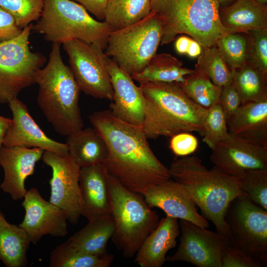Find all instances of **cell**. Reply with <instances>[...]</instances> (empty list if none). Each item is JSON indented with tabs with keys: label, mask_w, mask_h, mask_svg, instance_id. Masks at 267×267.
<instances>
[{
	"label": "cell",
	"mask_w": 267,
	"mask_h": 267,
	"mask_svg": "<svg viewBox=\"0 0 267 267\" xmlns=\"http://www.w3.org/2000/svg\"><path fill=\"white\" fill-rule=\"evenodd\" d=\"M258 3L263 5H267V0H255Z\"/></svg>",
	"instance_id": "obj_46"
},
{
	"label": "cell",
	"mask_w": 267,
	"mask_h": 267,
	"mask_svg": "<svg viewBox=\"0 0 267 267\" xmlns=\"http://www.w3.org/2000/svg\"><path fill=\"white\" fill-rule=\"evenodd\" d=\"M179 233L178 219L166 215L145 238L135 254L134 262L140 267H161L167 252L176 246Z\"/></svg>",
	"instance_id": "obj_21"
},
{
	"label": "cell",
	"mask_w": 267,
	"mask_h": 267,
	"mask_svg": "<svg viewBox=\"0 0 267 267\" xmlns=\"http://www.w3.org/2000/svg\"><path fill=\"white\" fill-rule=\"evenodd\" d=\"M216 45L231 71L242 67L248 61L249 38L248 34L228 33L220 38Z\"/></svg>",
	"instance_id": "obj_32"
},
{
	"label": "cell",
	"mask_w": 267,
	"mask_h": 267,
	"mask_svg": "<svg viewBox=\"0 0 267 267\" xmlns=\"http://www.w3.org/2000/svg\"><path fill=\"white\" fill-rule=\"evenodd\" d=\"M214 167L236 179L248 170L267 169V147L228 132L212 150Z\"/></svg>",
	"instance_id": "obj_14"
},
{
	"label": "cell",
	"mask_w": 267,
	"mask_h": 267,
	"mask_svg": "<svg viewBox=\"0 0 267 267\" xmlns=\"http://www.w3.org/2000/svg\"></svg>",
	"instance_id": "obj_47"
},
{
	"label": "cell",
	"mask_w": 267,
	"mask_h": 267,
	"mask_svg": "<svg viewBox=\"0 0 267 267\" xmlns=\"http://www.w3.org/2000/svg\"><path fill=\"white\" fill-rule=\"evenodd\" d=\"M152 11L151 0H108L104 13L111 31L134 24Z\"/></svg>",
	"instance_id": "obj_28"
},
{
	"label": "cell",
	"mask_w": 267,
	"mask_h": 267,
	"mask_svg": "<svg viewBox=\"0 0 267 267\" xmlns=\"http://www.w3.org/2000/svg\"><path fill=\"white\" fill-rule=\"evenodd\" d=\"M232 73L242 104L267 97V76L255 66L247 62Z\"/></svg>",
	"instance_id": "obj_29"
},
{
	"label": "cell",
	"mask_w": 267,
	"mask_h": 267,
	"mask_svg": "<svg viewBox=\"0 0 267 267\" xmlns=\"http://www.w3.org/2000/svg\"><path fill=\"white\" fill-rule=\"evenodd\" d=\"M22 203L25 214L19 226L28 234L31 242L36 244L44 235L63 237L67 234V218L64 213L44 200L38 189L27 190Z\"/></svg>",
	"instance_id": "obj_15"
},
{
	"label": "cell",
	"mask_w": 267,
	"mask_h": 267,
	"mask_svg": "<svg viewBox=\"0 0 267 267\" xmlns=\"http://www.w3.org/2000/svg\"><path fill=\"white\" fill-rule=\"evenodd\" d=\"M229 132L267 147V97L242 104L227 121Z\"/></svg>",
	"instance_id": "obj_22"
},
{
	"label": "cell",
	"mask_w": 267,
	"mask_h": 267,
	"mask_svg": "<svg viewBox=\"0 0 267 267\" xmlns=\"http://www.w3.org/2000/svg\"><path fill=\"white\" fill-rule=\"evenodd\" d=\"M220 20L230 33L249 32L267 28V6L255 0H235L220 8Z\"/></svg>",
	"instance_id": "obj_23"
},
{
	"label": "cell",
	"mask_w": 267,
	"mask_h": 267,
	"mask_svg": "<svg viewBox=\"0 0 267 267\" xmlns=\"http://www.w3.org/2000/svg\"><path fill=\"white\" fill-rule=\"evenodd\" d=\"M44 0H0V7L11 14L21 29L40 18Z\"/></svg>",
	"instance_id": "obj_34"
},
{
	"label": "cell",
	"mask_w": 267,
	"mask_h": 267,
	"mask_svg": "<svg viewBox=\"0 0 267 267\" xmlns=\"http://www.w3.org/2000/svg\"><path fill=\"white\" fill-rule=\"evenodd\" d=\"M114 256L110 254L96 256L73 247L67 240L57 245L50 254V267H109Z\"/></svg>",
	"instance_id": "obj_30"
},
{
	"label": "cell",
	"mask_w": 267,
	"mask_h": 267,
	"mask_svg": "<svg viewBox=\"0 0 267 267\" xmlns=\"http://www.w3.org/2000/svg\"><path fill=\"white\" fill-rule=\"evenodd\" d=\"M62 44L81 90L94 98L112 101L113 90L107 67L108 56L104 50L78 40Z\"/></svg>",
	"instance_id": "obj_11"
},
{
	"label": "cell",
	"mask_w": 267,
	"mask_h": 267,
	"mask_svg": "<svg viewBox=\"0 0 267 267\" xmlns=\"http://www.w3.org/2000/svg\"><path fill=\"white\" fill-rule=\"evenodd\" d=\"M179 227L178 247L166 261L185 262L198 267H222L223 251L230 243L227 238L184 220H180Z\"/></svg>",
	"instance_id": "obj_13"
},
{
	"label": "cell",
	"mask_w": 267,
	"mask_h": 267,
	"mask_svg": "<svg viewBox=\"0 0 267 267\" xmlns=\"http://www.w3.org/2000/svg\"><path fill=\"white\" fill-rule=\"evenodd\" d=\"M89 118L107 145L102 164L126 188L143 195L171 178L169 168L152 151L142 127L118 119L109 109L94 112Z\"/></svg>",
	"instance_id": "obj_1"
},
{
	"label": "cell",
	"mask_w": 267,
	"mask_h": 267,
	"mask_svg": "<svg viewBox=\"0 0 267 267\" xmlns=\"http://www.w3.org/2000/svg\"><path fill=\"white\" fill-rule=\"evenodd\" d=\"M109 173L102 164L80 168L81 216L89 221L111 214Z\"/></svg>",
	"instance_id": "obj_20"
},
{
	"label": "cell",
	"mask_w": 267,
	"mask_h": 267,
	"mask_svg": "<svg viewBox=\"0 0 267 267\" xmlns=\"http://www.w3.org/2000/svg\"><path fill=\"white\" fill-rule=\"evenodd\" d=\"M218 0L220 2V6L222 5V6H226L231 3L235 0Z\"/></svg>",
	"instance_id": "obj_45"
},
{
	"label": "cell",
	"mask_w": 267,
	"mask_h": 267,
	"mask_svg": "<svg viewBox=\"0 0 267 267\" xmlns=\"http://www.w3.org/2000/svg\"><path fill=\"white\" fill-rule=\"evenodd\" d=\"M100 21L104 20V13L108 0H75Z\"/></svg>",
	"instance_id": "obj_42"
},
{
	"label": "cell",
	"mask_w": 267,
	"mask_h": 267,
	"mask_svg": "<svg viewBox=\"0 0 267 267\" xmlns=\"http://www.w3.org/2000/svg\"><path fill=\"white\" fill-rule=\"evenodd\" d=\"M33 26L31 23L18 37L0 43V103H8L36 84V73L46 61L44 55L29 47Z\"/></svg>",
	"instance_id": "obj_9"
},
{
	"label": "cell",
	"mask_w": 267,
	"mask_h": 267,
	"mask_svg": "<svg viewBox=\"0 0 267 267\" xmlns=\"http://www.w3.org/2000/svg\"><path fill=\"white\" fill-rule=\"evenodd\" d=\"M108 180L115 224L112 241L125 258H131L157 227L159 217L143 195L127 189L109 173Z\"/></svg>",
	"instance_id": "obj_7"
},
{
	"label": "cell",
	"mask_w": 267,
	"mask_h": 267,
	"mask_svg": "<svg viewBox=\"0 0 267 267\" xmlns=\"http://www.w3.org/2000/svg\"><path fill=\"white\" fill-rule=\"evenodd\" d=\"M107 67L113 90L109 109L111 113L121 120L142 127L144 99L139 86L134 84L131 75L109 57Z\"/></svg>",
	"instance_id": "obj_17"
},
{
	"label": "cell",
	"mask_w": 267,
	"mask_h": 267,
	"mask_svg": "<svg viewBox=\"0 0 267 267\" xmlns=\"http://www.w3.org/2000/svg\"><path fill=\"white\" fill-rule=\"evenodd\" d=\"M143 196L150 207L159 208L167 216L189 221L203 228L209 227L207 220L199 214L186 189L174 180L170 178L154 185Z\"/></svg>",
	"instance_id": "obj_18"
},
{
	"label": "cell",
	"mask_w": 267,
	"mask_h": 267,
	"mask_svg": "<svg viewBox=\"0 0 267 267\" xmlns=\"http://www.w3.org/2000/svg\"><path fill=\"white\" fill-rule=\"evenodd\" d=\"M8 104L12 113V123L4 136L2 145L39 148L63 156L69 154L66 143L47 136L33 119L22 101L16 97Z\"/></svg>",
	"instance_id": "obj_16"
},
{
	"label": "cell",
	"mask_w": 267,
	"mask_h": 267,
	"mask_svg": "<svg viewBox=\"0 0 267 267\" xmlns=\"http://www.w3.org/2000/svg\"><path fill=\"white\" fill-rule=\"evenodd\" d=\"M42 159L52 170L49 201L64 213L71 223L77 224L82 203L79 185L81 168L69 154L63 156L44 151Z\"/></svg>",
	"instance_id": "obj_12"
},
{
	"label": "cell",
	"mask_w": 267,
	"mask_h": 267,
	"mask_svg": "<svg viewBox=\"0 0 267 267\" xmlns=\"http://www.w3.org/2000/svg\"><path fill=\"white\" fill-rule=\"evenodd\" d=\"M144 99L142 128L147 138L183 132L202 135L207 109L196 104L177 83L140 82Z\"/></svg>",
	"instance_id": "obj_3"
},
{
	"label": "cell",
	"mask_w": 267,
	"mask_h": 267,
	"mask_svg": "<svg viewBox=\"0 0 267 267\" xmlns=\"http://www.w3.org/2000/svg\"><path fill=\"white\" fill-rule=\"evenodd\" d=\"M219 103L227 121L242 105L240 96L233 82L222 87Z\"/></svg>",
	"instance_id": "obj_40"
},
{
	"label": "cell",
	"mask_w": 267,
	"mask_h": 267,
	"mask_svg": "<svg viewBox=\"0 0 267 267\" xmlns=\"http://www.w3.org/2000/svg\"><path fill=\"white\" fill-rule=\"evenodd\" d=\"M151 7L163 21L161 45L185 34L209 47L230 33L220 20L218 0H151Z\"/></svg>",
	"instance_id": "obj_5"
},
{
	"label": "cell",
	"mask_w": 267,
	"mask_h": 267,
	"mask_svg": "<svg viewBox=\"0 0 267 267\" xmlns=\"http://www.w3.org/2000/svg\"><path fill=\"white\" fill-rule=\"evenodd\" d=\"M115 228L111 215L89 221L68 239L75 248L88 254L103 256L108 253L107 243Z\"/></svg>",
	"instance_id": "obj_25"
},
{
	"label": "cell",
	"mask_w": 267,
	"mask_h": 267,
	"mask_svg": "<svg viewBox=\"0 0 267 267\" xmlns=\"http://www.w3.org/2000/svg\"><path fill=\"white\" fill-rule=\"evenodd\" d=\"M228 132L227 121L220 104L207 109L203 124V141L212 150Z\"/></svg>",
	"instance_id": "obj_35"
},
{
	"label": "cell",
	"mask_w": 267,
	"mask_h": 267,
	"mask_svg": "<svg viewBox=\"0 0 267 267\" xmlns=\"http://www.w3.org/2000/svg\"><path fill=\"white\" fill-rule=\"evenodd\" d=\"M163 21L154 11L142 20L110 32L106 55L131 76L140 72L157 53Z\"/></svg>",
	"instance_id": "obj_8"
},
{
	"label": "cell",
	"mask_w": 267,
	"mask_h": 267,
	"mask_svg": "<svg viewBox=\"0 0 267 267\" xmlns=\"http://www.w3.org/2000/svg\"><path fill=\"white\" fill-rule=\"evenodd\" d=\"M169 147L178 156H186L194 152L198 146L197 137L190 132H183L170 137Z\"/></svg>",
	"instance_id": "obj_39"
},
{
	"label": "cell",
	"mask_w": 267,
	"mask_h": 267,
	"mask_svg": "<svg viewBox=\"0 0 267 267\" xmlns=\"http://www.w3.org/2000/svg\"><path fill=\"white\" fill-rule=\"evenodd\" d=\"M12 123V119L0 115V149L2 146L4 136Z\"/></svg>",
	"instance_id": "obj_44"
},
{
	"label": "cell",
	"mask_w": 267,
	"mask_h": 267,
	"mask_svg": "<svg viewBox=\"0 0 267 267\" xmlns=\"http://www.w3.org/2000/svg\"><path fill=\"white\" fill-rule=\"evenodd\" d=\"M202 48L195 67L203 71L217 86L223 87L232 83V71L217 46Z\"/></svg>",
	"instance_id": "obj_33"
},
{
	"label": "cell",
	"mask_w": 267,
	"mask_h": 267,
	"mask_svg": "<svg viewBox=\"0 0 267 267\" xmlns=\"http://www.w3.org/2000/svg\"><path fill=\"white\" fill-rule=\"evenodd\" d=\"M177 84L188 97L204 108L207 109L219 103L222 87L214 84L206 74L196 67L183 82Z\"/></svg>",
	"instance_id": "obj_31"
},
{
	"label": "cell",
	"mask_w": 267,
	"mask_h": 267,
	"mask_svg": "<svg viewBox=\"0 0 267 267\" xmlns=\"http://www.w3.org/2000/svg\"><path fill=\"white\" fill-rule=\"evenodd\" d=\"M238 180L243 193L267 211V169L247 171Z\"/></svg>",
	"instance_id": "obj_36"
},
{
	"label": "cell",
	"mask_w": 267,
	"mask_h": 267,
	"mask_svg": "<svg viewBox=\"0 0 267 267\" xmlns=\"http://www.w3.org/2000/svg\"><path fill=\"white\" fill-rule=\"evenodd\" d=\"M169 170L171 178L184 187L204 218L212 222L217 232L229 240L224 217L230 202L244 194L239 180L214 167L207 169L196 156L176 159Z\"/></svg>",
	"instance_id": "obj_2"
},
{
	"label": "cell",
	"mask_w": 267,
	"mask_h": 267,
	"mask_svg": "<svg viewBox=\"0 0 267 267\" xmlns=\"http://www.w3.org/2000/svg\"><path fill=\"white\" fill-rule=\"evenodd\" d=\"M193 39L185 36L178 37L175 41V48L179 54H186L188 52Z\"/></svg>",
	"instance_id": "obj_43"
},
{
	"label": "cell",
	"mask_w": 267,
	"mask_h": 267,
	"mask_svg": "<svg viewBox=\"0 0 267 267\" xmlns=\"http://www.w3.org/2000/svg\"><path fill=\"white\" fill-rule=\"evenodd\" d=\"M31 240L19 225L6 221L0 212V260L7 267H23Z\"/></svg>",
	"instance_id": "obj_26"
},
{
	"label": "cell",
	"mask_w": 267,
	"mask_h": 267,
	"mask_svg": "<svg viewBox=\"0 0 267 267\" xmlns=\"http://www.w3.org/2000/svg\"><path fill=\"white\" fill-rule=\"evenodd\" d=\"M66 141L69 155L80 168L102 164L107 157L106 144L93 128L68 135Z\"/></svg>",
	"instance_id": "obj_24"
},
{
	"label": "cell",
	"mask_w": 267,
	"mask_h": 267,
	"mask_svg": "<svg viewBox=\"0 0 267 267\" xmlns=\"http://www.w3.org/2000/svg\"><path fill=\"white\" fill-rule=\"evenodd\" d=\"M44 151L36 147H1L0 165L4 176L0 187L13 200L24 198L27 191L25 187V180L34 174L36 164L42 159Z\"/></svg>",
	"instance_id": "obj_19"
},
{
	"label": "cell",
	"mask_w": 267,
	"mask_h": 267,
	"mask_svg": "<svg viewBox=\"0 0 267 267\" xmlns=\"http://www.w3.org/2000/svg\"><path fill=\"white\" fill-rule=\"evenodd\" d=\"M182 65L181 61L170 54L156 53L140 72L132 77L139 83H182L194 72Z\"/></svg>",
	"instance_id": "obj_27"
},
{
	"label": "cell",
	"mask_w": 267,
	"mask_h": 267,
	"mask_svg": "<svg viewBox=\"0 0 267 267\" xmlns=\"http://www.w3.org/2000/svg\"><path fill=\"white\" fill-rule=\"evenodd\" d=\"M248 61L267 76V28L248 33Z\"/></svg>",
	"instance_id": "obj_37"
},
{
	"label": "cell",
	"mask_w": 267,
	"mask_h": 267,
	"mask_svg": "<svg viewBox=\"0 0 267 267\" xmlns=\"http://www.w3.org/2000/svg\"><path fill=\"white\" fill-rule=\"evenodd\" d=\"M262 265L260 261L230 243L223 251L222 267H262Z\"/></svg>",
	"instance_id": "obj_38"
},
{
	"label": "cell",
	"mask_w": 267,
	"mask_h": 267,
	"mask_svg": "<svg viewBox=\"0 0 267 267\" xmlns=\"http://www.w3.org/2000/svg\"><path fill=\"white\" fill-rule=\"evenodd\" d=\"M32 30L59 44L78 40L105 50L111 30L107 23L91 17L71 0H44L41 15Z\"/></svg>",
	"instance_id": "obj_6"
},
{
	"label": "cell",
	"mask_w": 267,
	"mask_h": 267,
	"mask_svg": "<svg viewBox=\"0 0 267 267\" xmlns=\"http://www.w3.org/2000/svg\"><path fill=\"white\" fill-rule=\"evenodd\" d=\"M224 220L230 244L267 265V211L243 194L230 202Z\"/></svg>",
	"instance_id": "obj_10"
},
{
	"label": "cell",
	"mask_w": 267,
	"mask_h": 267,
	"mask_svg": "<svg viewBox=\"0 0 267 267\" xmlns=\"http://www.w3.org/2000/svg\"><path fill=\"white\" fill-rule=\"evenodd\" d=\"M14 17L0 7V43L18 37L22 31Z\"/></svg>",
	"instance_id": "obj_41"
},
{
	"label": "cell",
	"mask_w": 267,
	"mask_h": 267,
	"mask_svg": "<svg viewBox=\"0 0 267 267\" xmlns=\"http://www.w3.org/2000/svg\"><path fill=\"white\" fill-rule=\"evenodd\" d=\"M37 103L55 131L68 136L83 129L79 105L81 91L70 67L64 64L60 44H52L48 61L35 75Z\"/></svg>",
	"instance_id": "obj_4"
}]
</instances>
